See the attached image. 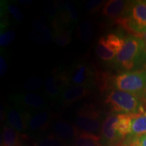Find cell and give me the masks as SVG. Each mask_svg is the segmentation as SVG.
<instances>
[{"label":"cell","instance_id":"17","mask_svg":"<svg viewBox=\"0 0 146 146\" xmlns=\"http://www.w3.org/2000/svg\"><path fill=\"white\" fill-rule=\"evenodd\" d=\"M72 146H103L99 135L81 133L72 143Z\"/></svg>","mask_w":146,"mask_h":146},{"label":"cell","instance_id":"21","mask_svg":"<svg viewBox=\"0 0 146 146\" xmlns=\"http://www.w3.org/2000/svg\"><path fill=\"white\" fill-rule=\"evenodd\" d=\"M103 38L106 45L111 50L118 54L122 49L125 39H123L122 36L115 33H110L106 36H103Z\"/></svg>","mask_w":146,"mask_h":146},{"label":"cell","instance_id":"24","mask_svg":"<svg viewBox=\"0 0 146 146\" xmlns=\"http://www.w3.org/2000/svg\"><path fill=\"white\" fill-rule=\"evenodd\" d=\"M44 12L50 20L54 21L60 12L59 3L56 1H46L44 2Z\"/></svg>","mask_w":146,"mask_h":146},{"label":"cell","instance_id":"32","mask_svg":"<svg viewBox=\"0 0 146 146\" xmlns=\"http://www.w3.org/2000/svg\"><path fill=\"white\" fill-rule=\"evenodd\" d=\"M40 35H41L42 37L44 39V40L47 43H51V42L54 41V36H53L52 30L48 26H47V25L42 30Z\"/></svg>","mask_w":146,"mask_h":146},{"label":"cell","instance_id":"12","mask_svg":"<svg viewBox=\"0 0 146 146\" xmlns=\"http://www.w3.org/2000/svg\"><path fill=\"white\" fill-rule=\"evenodd\" d=\"M52 124V115L47 110L27 112V127L29 131L39 133L47 129Z\"/></svg>","mask_w":146,"mask_h":146},{"label":"cell","instance_id":"28","mask_svg":"<svg viewBox=\"0 0 146 146\" xmlns=\"http://www.w3.org/2000/svg\"><path fill=\"white\" fill-rule=\"evenodd\" d=\"M8 70V60L6 54L1 50L0 55V75L1 77L6 74Z\"/></svg>","mask_w":146,"mask_h":146},{"label":"cell","instance_id":"15","mask_svg":"<svg viewBox=\"0 0 146 146\" xmlns=\"http://www.w3.org/2000/svg\"><path fill=\"white\" fill-rule=\"evenodd\" d=\"M144 135H146V112L133 115L131 133L127 139L137 138Z\"/></svg>","mask_w":146,"mask_h":146},{"label":"cell","instance_id":"1","mask_svg":"<svg viewBox=\"0 0 146 146\" xmlns=\"http://www.w3.org/2000/svg\"><path fill=\"white\" fill-rule=\"evenodd\" d=\"M114 63L123 72L140 70V67L145 66L146 46L141 36L131 35L127 36Z\"/></svg>","mask_w":146,"mask_h":146},{"label":"cell","instance_id":"14","mask_svg":"<svg viewBox=\"0 0 146 146\" xmlns=\"http://www.w3.org/2000/svg\"><path fill=\"white\" fill-rule=\"evenodd\" d=\"M91 92V88L70 85L63 91L60 99V102L63 105H70L78 100L86 98Z\"/></svg>","mask_w":146,"mask_h":146},{"label":"cell","instance_id":"30","mask_svg":"<svg viewBox=\"0 0 146 146\" xmlns=\"http://www.w3.org/2000/svg\"><path fill=\"white\" fill-rule=\"evenodd\" d=\"M125 143L128 146H146V135L137 138L127 139Z\"/></svg>","mask_w":146,"mask_h":146},{"label":"cell","instance_id":"23","mask_svg":"<svg viewBox=\"0 0 146 146\" xmlns=\"http://www.w3.org/2000/svg\"><path fill=\"white\" fill-rule=\"evenodd\" d=\"M0 31V45L1 47H7L14 41L16 38V33L13 29L9 27H1Z\"/></svg>","mask_w":146,"mask_h":146},{"label":"cell","instance_id":"20","mask_svg":"<svg viewBox=\"0 0 146 146\" xmlns=\"http://www.w3.org/2000/svg\"><path fill=\"white\" fill-rule=\"evenodd\" d=\"M45 89L47 95L52 101H60L62 92L60 90L54 74L52 73L47 76L45 82Z\"/></svg>","mask_w":146,"mask_h":146},{"label":"cell","instance_id":"34","mask_svg":"<svg viewBox=\"0 0 146 146\" xmlns=\"http://www.w3.org/2000/svg\"><path fill=\"white\" fill-rule=\"evenodd\" d=\"M141 37L142 38V39H143V41H144V43H145V45L146 46V32L144 33H143L141 35Z\"/></svg>","mask_w":146,"mask_h":146},{"label":"cell","instance_id":"25","mask_svg":"<svg viewBox=\"0 0 146 146\" xmlns=\"http://www.w3.org/2000/svg\"><path fill=\"white\" fill-rule=\"evenodd\" d=\"M43 84V81L41 77H31L25 81L24 87L27 91H37L41 88Z\"/></svg>","mask_w":146,"mask_h":146},{"label":"cell","instance_id":"7","mask_svg":"<svg viewBox=\"0 0 146 146\" xmlns=\"http://www.w3.org/2000/svg\"><path fill=\"white\" fill-rule=\"evenodd\" d=\"M10 100L14 106L27 112L44 110L48 108L47 102L39 94L23 93L10 96Z\"/></svg>","mask_w":146,"mask_h":146},{"label":"cell","instance_id":"4","mask_svg":"<svg viewBox=\"0 0 146 146\" xmlns=\"http://www.w3.org/2000/svg\"><path fill=\"white\" fill-rule=\"evenodd\" d=\"M118 24L134 35L146 32L145 1H131L125 16Z\"/></svg>","mask_w":146,"mask_h":146},{"label":"cell","instance_id":"35","mask_svg":"<svg viewBox=\"0 0 146 146\" xmlns=\"http://www.w3.org/2000/svg\"><path fill=\"white\" fill-rule=\"evenodd\" d=\"M113 146H128V145H127V144L125 143H123V144H118V145H113Z\"/></svg>","mask_w":146,"mask_h":146},{"label":"cell","instance_id":"5","mask_svg":"<svg viewBox=\"0 0 146 146\" xmlns=\"http://www.w3.org/2000/svg\"><path fill=\"white\" fill-rule=\"evenodd\" d=\"M103 122L101 113L96 106L86 104L78 110L74 124L81 133L99 135Z\"/></svg>","mask_w":146,"mask_h":146},{"label":"cell","instance_id":"19","mask_svg":"<svg viewBox=\"0 0 146 146\" xmlns=\"http://www.w3.org/2000/svg\"><path fill=\"white\" fill-rule=\"evenodd\" d=\"M96 54L100 60L107 62H114L116 54L106 45L103 36L100 38L96 45Z\"/></svg>","mask_w":146,"mask_h":146},{"label":"cell","instance_id":"3","mask_svg":"<svg viewBox=\"0 0 146 146\" xmlns=\"http://www.w3.org/2000/svg\"><path fill=\"white\" fill-rule=\"evenodd\" d=\"M105 103L110 106L112 112L117 114L134 115L145 112L143 101L132 94L118 89L108 91Z\"/></svg>","mask_w":146,"mask_h":146},{"label":"cell","instance_id":"16","mask_svg":"<svg viewBox=\"0 0 146 146\" xmlns=\"http://www.w3.org/2000/svg\"><path fill=\"white\" fill-rule=\"evenodd\" d=\"M94 35V24L90 20H85L78 25L76 36L80 41L84 43H89L92 40Z\"/></svg>","mask_w":146,"mask_h":146},{"label":"cell","instance_id":"26","mask_svg":"<svg viewBox=\"0 0 146 146\" xmlns=\"http://www.w3.org/2000/svg\"><path fill=\"white\" fill-rule=\"evenodd\" d=\"M6 11L8 14H10L14 18V21L17 23H21L24 19V14L18 7L12 4H6Z\"/></svg>","mask_w":146,"mask_h":146},{"label":"cell","instance_id":"27","mask_svg":"<svg viewBox=\"0 0 146 146\" xmlns=\"http://www.w3.org/2000/svg\"><path fill=\"white\" fill-rule=\"evenodd\" d=\"M105 1L104 0H89L85 4V9L91 13L98 12L102 6H104Z\"/></svg>","mask_w":146,"mask_h":146},{"label":"cell","instance_id":"6","mask_svg":"<svg viewBox=\"0 0 146 146\" xmlns=\"http://www.w3.org/2000/svg\"><path fill=\"white\" fill-rule=\"evenodd\" d=\"M71 85H81L92 89L99 83L100 75L88 63L76 62L67 72Z\"/></svg>","mask_w":146,"mask_h":146},{"label":"cell","instance_id":"33","mask_svg":"<svg viewBox=\"0 0 146 146\" xmlns=\"http://www.w3.org/2000/svg\"><path fill=\"white\" fill-rule=\"evenodd\" d=\"M20 4L25 5V6H30L33 4V1L32 0H19L18 1Z\"/></svg>","mask_w":146,"mask_h":146},{"label":"cell","instance_id":"8","mask_svg":"<svg viewBox=\"0 0 146 146\" xmlns=\"http://www.w3.org/2000/svg\"><path fill=\"white\" fill-rule=\"evenodd\" d=\"M118 114H111L104 120L100 137L103 146H113L120 144L122 139L117 132L116 124Z\"/></svg>","mask_w":146,"mask_h":146},{"label":"cell","instance_id":"18","mask_svg":"<svg viewBox=\"0 0 146 146\" xmlns=\"http://www.w3.org/2000/svg\"><path fill=\"white\" fill-rule=\"evenodd\" d=\"M21 135L19 133L14 129L5 125L2 131V143L3 146H20Z\"/></svg>","mask_w":146,"mask_h":146},{"label":"cell","instance_id":"22","mask_svg":"<svg viewBox=\"0 0 146 146\" xmlns=\"http://www.w3.org/2000/svg\"><path fill=\"white\" fill-rule=\"evenodd\" d=\"M35 146H68V144L54 134H50L39 139Z\"/></svg>","mask_w":146,"mask_h":146},{"label":"cell","instance_id":"13","mask_svg":"<svg viewBox=\"0 0 146 146\" xmlns=\"http://www.w3.org/2000/svg\"><path fill=\"white\" fill-rule=\"evenodd\" d=\"M54 41L60 47L68 45L72 40V26L56 18L52 22Z\"/></svg>","mask_w":146,"mask_h":146},{"label":"cell","instance_id":"37","mask_svg":"<svg viewBox=\"0 0 146 146\" xmlns=\"http://www.w3.org/2000/svg\"><path fill=\"white\" fill-rule=\"evenodd\" d=\"M20 146H22V145H20Z\"/></svg>","mask_w":146,"mask_h":146},{"label":"cell","instance_id":"38","mask_svg":"<svg viewBox=\"0 0 146 146\" xmlns=\"http://www.w3.org/2000/svg\"><path fill=\"white\" fill-rule=\"evenodd\" d=\"M145 2H146V1H145Z\"/></svg>","mask_w":146,"mask_h":146},{"label":"cell","instance_id":"36","mask_svg":"<svg viewBox=\"0 0 146 146\" xmlns=\"http://www.w3.org/2000/svg\"><path fill=\"white\" fill-rule=\"evenodd\" d=\"M1 146H3V145H1Z\"/></svg>","mask_w":146,"mask_h":146},{"label":"cell","instance_id":"2","mask_svg":"<svg viewBox=\"0 0 146 146\" xmlns=\"http://www.w3.org/2000/svg\"><path fill=\"white\" fill-rule=\"evenodd\" d=\"M111 83L115 89L125 91L146 102V69L120 73L111 78Z\"/></svg>","mask_w":146,"mask_h":146},{"label":"cell","instance_id":"31","mask_svg":"<svg viewBox=\"0 0 146 146\" xmlns=\"http://www.w3.org/2000/svg\"><path fill=\"white\" fill-rule=\"evenodd\" d=\"M31 25L33 27L35 31L39 34L41 33L44 27L46 26L45 24V21L43 19H41V18H33L31 21Z\"/></svg>","mask_w":146,"mask_h":146},{"label":"cell","instance_id":"29","mask_svg":"<svg viewBox=\"0 0 146 146\" xmlns=\"http://www.w3.org/2000/svg\"><path fill=\"white\" fill-rule=\"evenodd\" d=\"M29 36L31 41L36 43V44L43 45L47 43V42L42 37L41 35L38 33L37 32H36L35 31H30L29 32Z\"/></svg>","mask_w":146,"mask_h":146},{"label":"cell","instance_id":"10","mask_svg":"<svg viewBox=\"0 0 146 146\" xmlns=\"http://www.w3.org/2000/svg\"><path fill=\"white\" fill-rule=\"evenodd\" d=\"M131 1L123 0H109L102 7V15L107 19L118 23L125 17Z\"/></svg>","mask_w":146,"mask_h":146},{"label":"cell","instance_id":"9","mask_svg":"<svg viewBox=\"0 0 146 146\" xmlns=\"http://www.w3.org/2000/svg\"><path fill=\"white\" fill-rule=\"evenodd\" d=\"M52 129L55 135L65 143H72L81 133L74 124L62 118H56L52 123Z\"/></svg>","mask_w":146,"mask_h":146},{"label":"cell","instance_id":"11","mask_svg":"<svg viewBox=\"0 0 146 146\" xmlns=\"http://www.w3.org/2000/svg\"><path fill=\"white\" fill-rule=\"evenodd\" d=\"M5 112L8 126L19 133L27 131V112L14 106H7Z\"/></svg>","mask_w":146,"mask_h":146}]
</instances>
